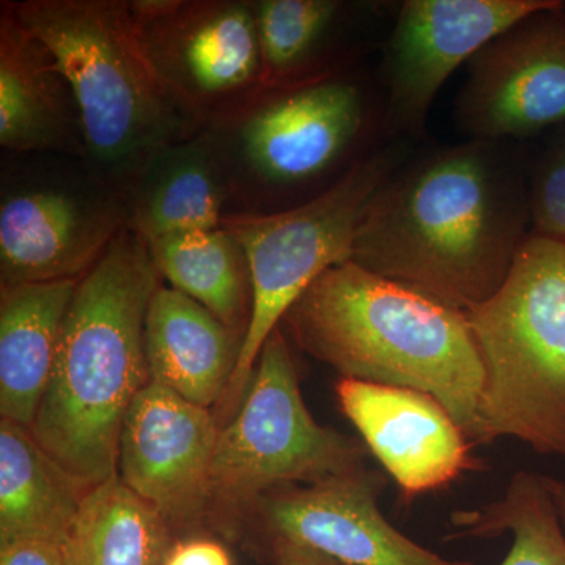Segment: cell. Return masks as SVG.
Masks as SVG:
<instances>
[{"mask_svg": "<svg viewBox=\"0 0 565 565\" xmlns=\"http://www.w3.org/2000/svg\"><path fill=\"white\" fill-rule=\"evenodd\" d=\"M557 0H407L382 58L386 136L422 137L430 107L449 77L505 29Z\"/></svg>", "mask_w": 565, "mask_h": 565, "instance_id": "obj_12", "label": "cell"}, {"mask_svg": "<svg viewBox=\"0 0 565 565\" xmlns=\"http://www.w3.org/2000/svg\"><path fill=\"white\" fill-rule=\"evenodd\" d=\"M385 471L363 467L311 486H282L259 497L237 531L253 557L277 541L310 546L348 565H476L446 559L394 527L379 508Z\"/></svg>", "mask_w": 565, "mask_h": 565, "instance_id": "obj_11", "label": "cell"}, {"mask_svg": "<svg viewBox=\"0 0 565 565\" xmlns=\"http://www.w3.org/2000/svg\"><path fill=\"white\" fill-rule=\"evenodd\" d=\"M465 315L484 371L482 445L565 456V244L530 233L501 288Z\"/></svg>", "mask_w": 565, "mask_h": 565, "instance_id": "obj_6", "label": "cell"}, {"mask_svg": "<svg viewBox=\"0 0 565 565\" xmlns=\"http://www.w3.org/2000/svg\"><path fill=\"white\" fill-rule=\"evenodd\" d=\"M0 147L85 161L79 104L46 44L0 7Z\"/></svg>", "mask_w": 565, "mask_h": 565, "instance_id": "obj_16", "label": "cell"}, {"mask_svg": "<svg viewBox=\"0 0 565 565\" xmlns=\"http://www.w3.org/2000/svg\"><path fill=\"white\" fill-rule=\"evenodd\" d=\"M527 200L531 233L565 244V132L535 166Z\"/></svg>", "mask_w": 565, "mask_h": 565, "instance_id": "obj_25", "label": "cell"}, {"mask_svg": "<svg viewBox=\"0 0 565 565\" xmlns=\"http://www.w3.org/2000/svg\"><path fill=\"white\" fill-rule=\"evenodd\" d=\"M129 228L145 243L222 228L232 195L203 131L159 151L126 195Z\"/></svg>", "mask_w": 565, "mask_h": 565, "instance_id": "obj_18", "label": "cell"}, {"mask_svg": "<svg viewBox=\"0 0 565 565\" xmlns=\"http://www.w3.org/2000/svg\"><path fill=\"white\" fill-rule=\"evenodd\" d=\"M255 559L267 565H348L310 546L288 541L273 542L263 548Z\"/></svg>", "mask_w": 565, "mask_h": 565, "instance_id": "obj_28", "label": "cell"}, {"mask_svg": "<svg viewBox=\"0 0 565 565\" xmlns=\"http://www.w3.org/2000/svg\"><path fill=\"white\" fill-rule=\"evenodd\" d=\"M174 541L162 516L115 478L85 494L63 546L66 565H162Z\"/></svg>", "mask_w": 565, "mask_h": 565, "instance_id": "obj_23", "label": "cell"}, {"mask_svg": "<svg viewBox=\"0 0 565 565\" xmlns=\"http://www.w3.org/2000/svg\"><path fill=\"white\" fill-rule=\"evenodd\" d=\"M527 184L514 141L408 158L375 193L351 262L467 313L501 288L530 236Z\"/></svg>", "mask_w": 565, "mask_h": 565, "instance_id": "obj_1", "label": "cell"}, {"mask_svg": "<svg viewBox=\"0 0 565 565\" xmlns=\"http://www.w3.org/2000/svg\"><path fill=\"white\" fill-rule=\"evenodd\" d=\"M405 140L382 143L333 188L311 202L270 215H232L223 222L250 263L253 313L232 384L215 408L221 426L239 411L267 338L308 286L330 267L351 262L367 207L408 159Z\"/></svg>", "mask_w": 565, "mask_h": 565, "instance_id": "obj_8", "label": "cell"}, {"mask_svg": "<svg viewBox=\"0 0 565 565\" xmlns=\"http://www.w3.org/2000/svg\"><path fill=\"white\" fill-rule=\"evenodd\" d=\"M87 493L31 427L0 419V544L41 539L65 545Z\"/></svg>", "mask_w": 565, "mask_h": 565, "instance_id": "obj_20", "label": "cell"}, {"mask_svg": "<svg viewBox=\"0 0 565 565\" xmlns=\"http://www.w3.org/2000/svg\"><path fill=\"white\" fill-rule=\"evenodd\" d=\"M162 282L147 243L128 226L71 300L31 429L85 492L118 478L122 424L150 384L145 322Z\"/></svg>", "mask_w": 565, "mask_h": 565, "instance_id": "obj_2", "label": "cell"}, {"mask_svg": "<svg viewBox=\"0 0 565 565\" xmlns=\"http://www.w3.org/2000/svg\"><path fill=\"white\" fill-rule=\"evenodd\" d=\"M218 433L214 411L154 384L141 390L126 415L118 479L162 516L177 541L207 534Z\"/></svg>", "mask_w": 565, "mask_h": 565, "instance_id": "obj_14", "label": "cell"}, {"mask_svg": "<svg viewBox=\"0 0 565 565\" xmlns=\"http://www.w3.org/2000/svg\"><path fill=\"white\" fill-rule=\"evenodd\" d=\"M366 446L316 422L281 327L267 338L239 411L218 433L212 463L207 534L236 542L259 497L282 486H311L366 467Z\"/></svg>", "mask_w": 565, "mask_h": 565, "instance_id": "obj_7", "label": "cell"}, {"mask_svg": "<svg viewBox=\"0 0 565 565\" xmlns=\"http://www.w3.org/2000/svg\"><path fill=\"white\" fill-rule=\"evenodd\" d=\"M203 134L228 184L233 215L277 214L322 195L384 143V99L353 65L262 87Z\"/></svg>", "mask_w": 565, "mask_h": 565, "instance_id": "obj_4", "label": "cell"}, {"mask_svg": "<svg viewBox=\"0 0 565 565\" xmlns=\"http://www.w3.org/2000/svg\"><path fill=\"white\" fill-rule=\"evenodd\" d=\"M280 327L341 377L433 394L482 445L484 371L463 311L345 262L311 282Z\"/></svg>", "mask_w": 565, "mask_h": 565, "instance_id": "obj_3", "label": "cell"}, {"mask_svg": "<svg viewBox=\"0 0 565 565\" xmlns=\"http://www.w3.org/2000/svg\"><path fill=\"white\" fill-rule=\"evenodd\" d=\"M163 282L191 297L245 340L253 313L250 263L226 228L172 234L147 244Z\"/></svg>", "mask_w": 565, "mask_h": 565, "instance_id": "obj_22", "label": "cell"}, {"mask_svg": "<svg viewBox=\"0 0 565 565\" xmlns=\"http://www.w3.org/2000/svg\"><path fill=\"white\" fill-rule=\"evenodd\" d=\"M79 280L0 285V415L32 427Z\"/></svg>", "mask_w": 565, "mask_h": 565, "instance_id": "obj_19", "label": "cell"}, {"mask_svg": "<svg viewBox=\"0 0 565 565\" xmlns=\"http://www.w3.org/2000/svg\"><path fill=\"white\" fill-rule=\"evenodd\" d=\"M455 537L512 534L501 565H565V534L548 476L519 471L492 503L451 515Z\"/></svg>", "mask_w": 565, "mask_h": 565, "instance_id": "obj_24", "label": "cell"}, {"mask_svg": "<svg viewBox=\"0 0 565 565\" xmlns=\"http://www.w3.org/2000/svg\"><path fill=\"white\" fill-rule=\"evenodd\" d=\"M334 396L407 503L482 468L473 441L433 394L340 377Z\"/></svg>", "mask_w": 565, "mask_h": 565, "instance_id": "obj_15", "label": "cell"}, {"mask_svg": "<svg viewBox=\"0 0 565 565\" xmlns=\"http://www.w3.org/2000/svg\"><path fill=\"white\" fill-rule=\"evenodd\" d=\"M162 565H233L228 550L211 534L174 541Z\"/></svg>", "mask_w": 565, "mask_h": 565, "instance_id": "obj_26", "label": "cell"}, {"mask_svg": "<svg viewBox=\"0 0 565 565\" xmlns=\"http://www.w3.org/2000/svg\"><path fill=\"white\" fill-rule=\"evenodd\" d=\"M243 340L210 310L162 282L145 322L150 384L189 403L215 408L226 394Z\"/></svg>", "mask_w": 565, "mask_h": 565, "instance_id": "obj_17", "label": "cell"}, {"mask_svg": "<svg viewBox=\"0 0 565 565\" xmlns=\"http://www.w3.org/2000/svg\"><path fill=\"white\" fill-rule=\"evenodd\" d=\"M0 565H66L65 546L41 539L0 544Z\"/></svg>", "mask_w": 565, "mask_h": 565, "instance_id": "obj_27", "label": "cell"}, {"mask_svg": "<svg viewBox=\"0 0 565 565\" xmlns=\"http://www.w3.org/2000/svg\"><path fill=\"white\" fill-rule=\"evenodd\" d=\"M128 226L126 200L82 159L3 154L0 285L81 280Z\"/></svg>", "mask_w": 565, "mask_h": 565, "instance_id": "obj_9", "label": "cell"}, {"mask_svg": "<svg viewBox=\"0 0 565 565\" xmlns=\"http://www.w3.org/2000/svg\"><path fill=\"white\" fill-rule=\"evenodd\" d=\"M523 18L467 63L455 120L467 140L519 141L565 122V18Z\"/></svg>", "mask_w": 565, "mask_h": 565, "instance_id": "obj_13", "label": "cell"}, {"mask_svg": "<svg viewBox=\"0 0 565 565\" xmlns=\"http://www.w3.org/2000/svg\"><path fill=\"white\" fill-rule=\"evenodd\" d=\"M263 61V87L299 84L359 65L349 41L351 3L340 0H252Z\"/></svg>", "mask_w": 565, "mask_h": 565, "instance_id": "obj_21", "label": "cell"}, {"mask_svg": "<svg viewBox=\"0 0 565 565\" xmlns=\"http://www.w3.org/2000/svg\"><path fill=\"white\" fill-rule=\"evenodd\" d=\"M3 2L54 55L79 104L84 162L122 199L159 151L202 132L145 57L129 0Z\"/></svg>", "mask_w": 565, "mask_h": 565, "instance_id": "obj_5", "label": "cell"}, {"mask_svg": "<svg viewBox=\"0 0 565 565\" xmlns=\"http://www.w3.org/2000/svg\"><path fill=\"white\" fill-rule=\"evenodd\" d=\"M137 39L162 87L200 129L263 87L252 0H129Z\"/></svg>", "mask_w": 565, "mask_h": 565, "instance_id": "obj_10", "label": "cell"}, {"mask_svg": "<svg viewBox=\"0 0 565 565\" xmlns=\"http://www.w3.org/2000/svg\"><path fill=\"white\" fill-rule=\"evenodd\" d=\"M548 486L550 490H552L553 498H555L561 522H563L565 527V482L559 481V479L550 478L548 476Z\"/></svg>", "mask_w": 565, "mask_h": 565, "instance_id": "obj_29", "label": "cell"}]
</instances>
